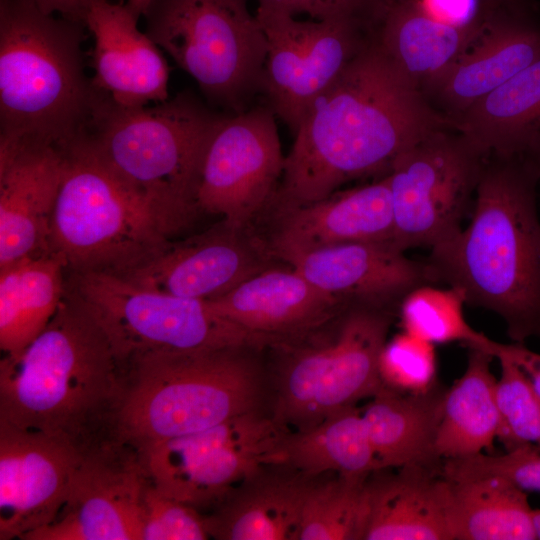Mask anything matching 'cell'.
<instances>
[{
  "label": "cell",
  "mask_w": 540,
  "mask_h": 540,
  "mask_svg": "<svg viewBox=\"0 0 540 540\" xmlns=\"http://www.w3.org/2000/svg\"><path fill=\"white\" fill-rule=\"evenodd\" d=\"M489 155L454 128L437 131L398 156L387 174L393 244L432 247L462 229Z\"/></svg>",
  "instance_id": "12"
},
{
  "label": "cell",
  "mask_w": 540,
  "mask_h": 540,
  "mask_svg": "<svg viewBox=\"0 0 540 540\" xmlns=\"http://www.w3.org/2000/svg\"><path fill=\"white\" fill-rule=\"evenodd\" d=\"M318 477L286 463L262 466L204 516L219 540H297L307 494Z\"/></svg>",
  "instance_id": "24"
},
{
  "label": "cell",
  "mask_w": 540,
  "mask_h": 540,
  "mask_svg": "<svg viewBox=\"0 0 540 540\" xmlns=\"http://www.w3.org/2000/svg\"><path fill=\"white\" fill-rule=\"evenodd\" d=\"M451 122L486 155L524 154L540 134V59Z\"/></svg>",
  "instance_id": "28"
},
{
  "label": "cell",
  "mask_w": 540,
  "mask_h": 540,
  "mask_svg": "<svg viewBox=\"0 0 540 540\" xmlns=\"http://www.w3.org/2000/svg\"><path fill=\"white\" fill-rule=\"evenodd\" d=\"M442 475L450 481L496 476L524 491L540 492V446L525 443L502 454L445 459Z\"/></svg>",
  "instance_id": "36"
},
{
  "label": "cell",
  "mask_w": 540,
  "mask_h": 540,
  "mask_svg": "<svg viewBox=\"0 0 540 540\" xmlns=\"http://www.w3.org/2000/svg\"><path fill=\"white\" fill-rule=\"evenodd\" d=\"M368 476H319L307 494L297 540H362Z\"/></svg>",
  "instance_id": "33"
},
{
  "label": "cell",
  "mask_w": 540,
  "mask_h": 540,
  "mask_svg": "<svg viewBox=\"0 0 540 540\" xmlns=\"http://www.w3.org/2000/svg\"><path fill=\"white\" fill-rule=\"evenodd\" d=\"M276 118L266 103L222 114L203 152L198 210L248 228L269 208L285 164Z\"/></svg>",
  "instance_id": "14"
},
{
  "label": "cell",
  "mask_w": 540,
  "mask_h": 540,
  "mask_svg": "<svg viewBox=\"0 0 540 540\" xmlns=\"http://www.w3.org/2000/svg\"><path fill=\"white\" fill-rule=\"evenodd\" d=\"M149 484L133 445L110 440L91 448L84 452L57 518L23 540H142Z\"/></svg>",
  "instance_id": "15"
},
{
  "label": "cell",
  "mask_w": 540,
  "mask_h": 540,
  "mask_svg": "<svg viewBox=\"0 0 540 540\" xmlns=\"http://www.w3.org/2000/svg\"><path fill=\"white\" fill-rule=\"evenodd\" d=\"M152 0H127L128 7L139 18L144 15Z\"/></svg>",
  "instance_id": "45"
},
{
  "label": "cell",
  "mask_w": 540,
  "mask_h": 540,
  "mask_svg": "<svg viewBox=\"0 0 540 540\" xmlns=\"http://www.w3.org/2000/svg\"><path fill=\"white\" fill-rule=\"evenodd\" d=\"M311 284L345 303L399 310L412 289L435 282L425 261L392 243L353 242L311 250L286 261Z\"/></svg>",
  "instance_id": "21"
},
{
  "label": "cell",
  "mask_w": 540,
  "mask_h": 540,
  "mask_svg": "<svg viewBox=\"0 0 540 540\" xmlns=\"http://www.w3.org/2000/svg\"><path fill=\"white\" fill-rule=\"evenodd\" d=\"M382 0H258V7L312 20L372 19Z\"/></svg>",
  "instance_id": "39"
},
{
  "label": "cell",
  "mask_w": 540,
  "mask_h": 540,
  "mask_svg": "<svg viewBox=\"0 0 540 540\" xmlns=\"http://www.w3.org/2000/svg\"><path fill=\"white\" fill-rule=\"evenodd\" d=\"M263 238L225 221L182 241L170 240L137 265L116 274L143 289L210 300L273 266ZM113 274V273H112Z\"/></svg>",
  "instance_id": "16"
},
{
  "label": "cell",
  "mask_w": 540,
  "mask_h": 540,
  "mask_svg": "<svg viewBox=\"0 0 540 540\" xmlns=\"http://www.w3.org/2000/svg\"><path fill=\"white\" fill-rule=\"evenodd\" d=\"M210 536L195 507L148 485L143 501L142 540H204Z\"/></svg>",
  "instance_id": "38"
},
{
  "label": "cell",
  "mask_w": 540,
  "mask_h": 540,
  "mask_svg": "<svg viewBox=\"0 0 540 540\" xmlns=\"http://www.w3.org/2000/svg\"><path fill=\"white\" fill-rule=\"evenodd\" d=\"M288 431L258 409L137 449L157 490L198 509L220 503L262 466L283 462Z\"/></svg>",
  "instance_id": "11"
},
{
  "label": "cell",
  "mask_w": 540,
  "mask_h": 540,
  "mask_svg": "<svg viewBox=\"0 0 540 540\" xmlns=\"http://www.w3.org/2000/svg\"><path fill=\"white\" fill-rule=\"evenodd\" d=\"M449 481L422 466L379 469L366 479L362 540H452Z\"/></svg>",
  "instance_id": "25"
},
{
  "label": "cell",
  "mask_w": 540,
  "mask_h": 540,
  "mask_svg": "<svg viewBox=\"0 0 540 540\" xmlns=\"http://www.w3.org/2000/svg\"><path fill=\"white\" fill-rule=\"evenodd\" d=\"M84 28L30 0H0V140L65 150L81 135L98 97Z\"/></svg>",
  "instance_id": "5"
},
{
  "label": "cell",
  "mask_w": 540,
  "mask_h": 540,
  "mask_svg": "<svg viewBox=\"0 0 540 540\" xmlns=\"http://www.w3.org/2000/svg\"><path fill=\"white\" fill-rule=\"evenodd\" d=\"M47 14L83 23V18L91 0H30ZM84 24V23H83Z\"/></svg>",
  "instance_id": "42"
},
{
  "label": "cell",
  "mask_w": 540,
  "mask_h": 540,
  "mask_svg": "<svg viewBox=\"0 0 540 540\" xmlns=\"http://www.w3.org/2000/svg\"><path fill=\"white\" fill-rule=\"evenodd\" d=\"M494 358L505 357L516 364L528 377L540 395V354L524 346V343L503 344L496 342L492 351Z\"/></svg>",
  "instance_id": "41"
},
{
  "label": "cell",
  "mask_w": 540,
  "mask_h": 540,
  "mask_svg": "<svg viewBox=\"0 0 540 540\" xmlns=\"http://www.w3.org/2000/svg\"><path fill=\"white\" fill-rule=\"evenodd\" d=\"M84 452L63 438L0 421V540H23L57 518Z\"/></svg>",
  "instance_id": "17"
},
{
  "label": "cell",
  "mask_w": 540,
  "mask_h": 540,
  "mask_svg": "<svg viewBox=\"0 0 540 540\" xmlns=\"http://www.w3.org/2000/svg\"><path fill=\"white\" fill-rule=\"evenodd\" d=\"M267 52L262 94L295 134L315 102L367 44L373 19L299 20L257 7Z\"/></svg>",
  "instance_id": "13"
},
{
  "label": "cell",
  "mask_w": 540,
  "mask_h": 540,
  "mask_svg": "<svg viewBox=\"0 0 540 540\" xmlns=\"http://www.w3.org/2000/svg\"><path fill=\"white\" fill-rule=\"evenodd\" d=\"M448 481L452 540L536 539L526 491L496 476Z\"/></svg>",
  "instance_id": "31"
},
{
  "label": "cell",
  "mask_w": 540,
  "mask_h": 540,
  "mask_svg": "<svg viewBox=\"0 0 540 540\" xmlns=\"http://www.w3.org/2000/svg\"><path fill=\"white\" fill-rule=\"evenodd\" d=\"M128 361L67 289L45 329L0 360V421L63 438L82 451L113 439Z\"/></svg>",
  "instance_id": "2"
},
{
  "label": "cell",
  "mask_w": 540,
  "mask_h": 540,
  "mask_svg": "<svg viewBox=\"0 0 540 540\" xmlns=\"http://www.w3.org/2000/svg\"><path fill=\"white\" fill-rule=\"evenodd\" d=\"M127 4L91 0L83 23L94 38V87L122 106H145L169 98V66L161 49L138 29Z\"/></svg>",
  "instance_id": "22"
},
{
  "label": "cell",
  "mask_w": 540,
  "mask_h": 540,
  "mask_svg": "<svg viewBox=\"0 0 540 540\" xmlns=\"http://www.w3.org/2000/svg\"><path fill=\"white\" fill-rule=\"evenodd\" d=\"M169 237L141 199L80 140L65 169L50 225V250L67 272L119 274L161 249Z\"/></svg>",
  "instance_id": "8"
},
{
  "label": "cell",
  "mask_w": 540,
  "mask_h": 540,
  "mask_svg": "<svg viewBox=\"0 0 540 540\" xmlns=\"http://www.w3.org/2000/svg\"><path fill=\"white\" fill-rule=\"evenodd\" d=\"M273 212V228L263 239L272 256L284 262L337 244H393L394 214L387 175L370 184L337 190L320 200Z\"/></svg>",
  "instance_id": "19"
},
{
  "label": "cell",
  "mask_w": 540,
  "mask_h": 540,
  "mask_svg": "<svg viewBox=\"0 0 540 540\" xmlns=\"http://www.w3.org/2000/svg\"><path fill=\"white\" fill-rule=\"evenodd\" d=\"M483 25L458 27L436 20L401 0H382L374 14L373 34L395 66L424 92L451 66Z\"/></svg>",
  "instance_id": "27"
},
{
  "label": "cell",
  "mask_w": 540,
  "mask_h": 540,
  "mask_svg": "<svg viewBox=\"0 0 540 540\" xmlns=\"http://www.w3.org/2000/svg\"><path fill=\"white\" fill-rule=\"evenodd\" d=\"M248 350L253 348L132 355L113 439L141 448L258 410L263 382Z\"/></svg>",
  "instance_id": "6"
},
{
  "label": "cell",
  "mask_w": 540,
  "mask_h": 540,
  "mask_svg": "<svg viewBox=\"0 0 540 540\" xmlns=\"http://www.w3.org/2000/svg\"><path fill=\"white\" fill-rule=\"evenodd\" d=\"M524 154L533 164L540 183V134L534 139Z\"/></svg>",
  "instance_id": "44"
},
{
  "label": "cell",
  "mask_w": 540,
  "mask_h": 540,
  "mask_svg": "<svg viewBox=\"0 0 540 540\" xmlns=\"http://www.w3.org/2000/svg\"><path fill=\"white\" fill-rule=\"evenodd\" d=\"M465 304L466 297L460 288L425 284L404 296L398 316L405 332L433 345L460 342L468 348L483 349L492 355L495 341L467 322Z\"/></svg>",
  "instance_id": "34"
},
{
  "label": "cell",
  "mask_w": 540,
  "mask_h": 540,
  "mask_svg": "<svg viewBox=\"0 0 540 540\" xmlns=\"http://www.w3.org/2000/svg\"><path fill=\"white\" fill-rule=\"evenodd\" d=\"M539 184L525 154L489 155L468 225L424 260L435 284L460 288L466 304L497 314L509 338H540Z\"/></svg>",
  "instance_id": "3"
},
{
  "label": "cell",
  "mask_w": 540,
  "mask_h": 540,
  "mask_svg": "<svg viewBox=\"0 0 540 540\" xmlns=\"http://www.w3.org/2000/svg\"><path fill=\"white\" fill-rule=\"evenodd\" d=\"M147 35L229 114L262 94L267 44L247 0H152Z\"/></svg>",
  "instance_id": "9"
},
{
  "label": "cell",
  "mask_w": 540,
  "mask_h": 540,
  "mask_svg": "<svg viewBox=\"0 0 540 540\" xmlns=\"http://www.w3.org/2000/svg\"><path fill=\"white\" fill-rule=\"evenodd\" d=\"M383 385L404 393H419L438 382L434 345L405 331L387 341L379 358Z\"/></svg>",
  "instance_id": "37"
},
{
  "label": "cell",
  "mask_w": 540,
  "mask_h": 540,
  "mask_svg": "<svg viewBox=\"0 0 540 540\" xmlns=\"http://www.w3.org/2000/svg\"><path fill=\"white\" fill-rule=\"evenodd\" d=\"M66 289L95 316L127 361L150 351L257 349L273 343L221 316L206 300L143 289L116 274L67 272Z\"/></svg>",
  "instance_id": "10"
},
{
  "label": "cell",
  "mask_w": 540,
  "mask_h": 540,
  "mask_svg": "<svg viewBox=\"0 0 540 540\" xmlns=\"http://www.w3.org/2000/svg\"><path fill=\"white\" fill-rule=\"evenodd\" d=\"M493 358L483 349L469 348L464 373L447 388L436 443L443 460L491 451L498 439L501 415Z\"/></svg>",
  "instance_id": "30"
},
{
  "label": "cell",
  "mask_w": 540,
  "mask_h": 540,
  "mask_svg": "<svg viewBox=\"0 0 540 540\" xmlns=\"http://www.w3.org/2000/svg\"><path fill=\"white\" fill-rule=\"evenodd\" d=\"M441 22L464 28L482 26L492 15L485 0H401Z\"/></svg>",
  "instance_id": "40"
},
{
  "label": "cell",
  "mask_w": 540,
  "mask_h": 540,
  "mask_svg": "<svg viewBox=\"0 0 540 540\" xmlns=\"http://www.w3.org/2000/svg\"><path fill=\"white\" fill-rule=\"evenodd\" d=\"M538 59L540 21L536 11L503 10L485 22L424 93L440 104L451 121Z\"/></svg>",
  "instance_id": "20"
},
{
  "label": "cell",
  "mask_w": 540,
  "mask_h": 540,
  "mask_svg": "<svg viewBox=\"0 0 540 540\" xmlns=\"http://www.w3.org/2000/svg\"><path fill=\"white\" fill-rule=\"evenodd\" d=\"M283 463L319 477L329 473L369 475L378 470L373 449L356 405L339 410L302 431H288Z\"/></svg>",
  "instance_id": "32"
},
{
  "label": "cell",
  "mask_w": 540,
  "mask_h": 540,
  "mask_svg": "<svg viewBox=\"0 0 540 540\" xmlns=\"http://www.w3.org/2000/svg\"><path fill=\"white\" fill-rule=\"evenodd\" d=\"M206 301L221 316L274 344L320 326L349 304L321 291L290 265L271 266Z\"/></svg>",
  "instance_id": "23"
},
{
  "label": "cell",
  "mask_w": 540,
  "mask_h": 540,
  "mask_svg": "<svg viewBox=\"0 0 540 540\" xmlns=\"http://www.w3.org/2000/svg\"><path fill=\"white\" fill-rule=\"evenodd\" d=\"M67 267L50 251L0 268V349L15 355L57 312L66 292Z\"/></svg>",
  "instance_id": "29"
},
{
  "label": "cell",
  "mask_w": 540,
  "mask_h": 540,
  "mask_svg": "<svg viewBox=\"0 0 540 540\" xmlns=\"http://www.w3.org/2000/svg\"><path fill=\"white\" fill-rule=\"evenodd\" d=\"M489 5L504 7L511 10H536V5L531 0H485Z\"/></svg>",
  "instance_id": "43"
},
{
  "label": "cell",
  "mask_w": 540,
  "mask_h": 540,
  "mask_svg": "<svg viewBox=\"0 0 540 540\" xmlns=\"http://www.w3.org/2000/svg\"><path fill=\"white\" fill-rule=\"evenodd\" d=\"M448 128L449 118L395 66L372 32L294 134L269 208L317 201L353 179L387 174L398 156Z\"/></svg>",
  "instance_id": "1"
},
{
  "label": "cell",
  "mask_w": 540,
  "mask_h": 540,
  "mask_svg": "<svg viewBox=\"0 0 540 540\" xmlns=\"http://www.w3.org/2000/svg\"><path fill=\"white\" fill-rule=\"evenodd\" d=\"M446 391L439 382L419 393L383 386L371 397L362 417L379 469L422 466L442 472L436 443Z\"/></svg>",
  "instance_id": "26"
},
{
  "label": "cell",
  "mask_w": 540,
  "mask_h": 540,
  "mask_svg": "<svg viewBox=\"0 0 540 540\" xmlns=\"http://www.w3.org/2000/svg\"><path fill=\"white\" fill-rule=\"evenodd\" d=\"M221 116L189 91L152 106H122L98 91L77 139L141 199L169 237L198 211L200 164Z\"/></svg>",
  "instance_id": "4"
},
{
  "label": "cell",
  "mask_w": 540,
  "mask_h": 540,
  "mask_svg": "<svg viewBox=\"0 0 540 540\" xmlns=\"http://www.w3.org/2000/svg\"><path fill=\"white\" fill-rule=\"evenodd\" d=\"M497 359L501 368L496 386L501 415L498 440L506 450L525 443L540 446V395L516 364L505 357Z\"/></svg>",
  "instance_id": "35"
},
{
  "label": "cell",
  "mask_w": 540,
  "mask_h": 540,
  "mask_svg": "<svg viewBox=\"0 0 540 540\" xmlns=\"http://www.w3.org/2000/svg\"><path fill=\"white\" fill-rule=\"evenodd\" d=\"M532 521L536 539H540V509H533Z\"/></svg>",
  "instance_id": "46"
},
{
  "label": "cell",
  "mask_w": 540,
  "mask_h": 540,
  "mask_svg": "<svg viewBox=\"0 0 540 540\" xmlns=\"http://www.w3.org/2000/svg\"><path fill=\"white\" fill-rule=\"evenodd\" d=\"M398 311L349 303L326 323L278 344L284 350L273 417L284 428L308 429L327 416L373 397L384 385L379 358Z\"/></svg>",
  "instance_id": "7"
},
{
  "label": "cell",
  "mask_w": 540,
  "mask_h": 540,
  "mask_svg": "<svg viewBox=\"0 0 540 540\" xmlns=\"http://www.w3.org/2000/svg\"><path fill=\"white\" fill-rule=\"evenodd\" d=\"M65 150L0 140V268L50 252Z\"/></svg>",
  "instance_id": "18"
}]
</instances>
